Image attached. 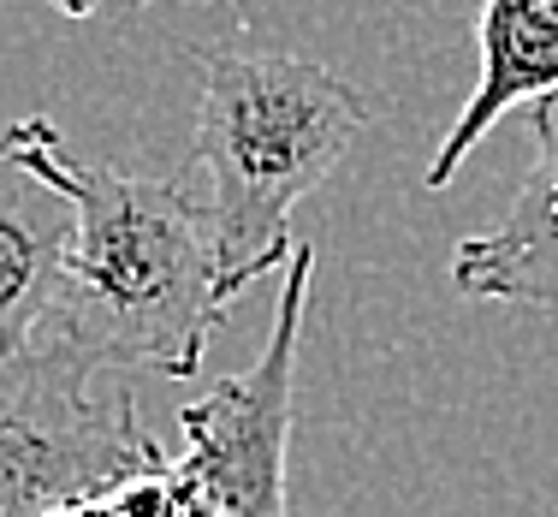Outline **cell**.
Wrapping results in <instances>:
<instances>
[{
    "label": "cell",
    "instance_id": "7a4b0ae2",
    "mask_svg": "<svg viewBox=\"0 0 558 517\" xmlns=\"http://www.w3.org/2000/svg\"><path fill=\"white\" fill-rule=\"evenodd\" d=\"M196 167L208 172L220 291L238 303L291 262V208L327 179L368 125V96L303 55H196Z\"/></svg>",
    "mask_w": 558,
    "mask_h": 517
},
{
    "label": "cell",
    "instance_id": "5b68a950",
    "mask_svg": "<svg viewBox=\"0 0 558 517\" xmlns=\"http://www.w3.org/2000/svg\"><path fill=\"white\" fill-rule=\"evenodd\" d=\"M535 137V161L517 184L499 227L458 238L451 286L482 303H529L558 310V96L523 113Z\"/></svg>",
    "mask_w": 558,
    "mask_h": 517
},
{
    "label": "cell",
    "instance_id": "52a82bcc",
    "mask_svg": "<svg viewBox=\"0 0 558 517\" xmlns=\"http://www.w3.org/2000/svg\"><path fill=\"white\" fill-rule=\"evenodd\" d=\"M65 256H72V208L0 155V363L36 351L54 327Z\"/></svg>",
    "mask_w": 558,
    "mask_h": 517
},
{
    "label": "cell",
    "instance_id": "8992f818",
    "mask_svg": "<svg viewBox=\"0 0 558 517\" xmlns=\"http://www.w3.org/2000/svg\"><path fill=\"white\" fill-rule=\"evenodd\" d=\"M475 48H482V77L440 137L428 172H422L428 191H446L458 179L463 155L511 108H535V101L558 96V0H482Z\"/></svg>",
    "mask_w": 558,
    "mask_h": 517
},
{
    "label": "cell",
    "instance_id": "277c9868",
    "mask_svg": "<svg viewBox=\"0 0 558 517\" xmlns=\"http://www.w3.org/2000/svg\"><path fill=\"white\" fill-rule=\"evenodd\" d=\"M315 280V244L298 238L274 303L268 345L250 369L220 375L179 410L184 453L149 476L161 517H291L286 464L298 417V345Z\"/></svg>",
    "mask_w": 558,
    "mask_h": 517
},
{
    "label": "cell",
    "instance_id": "3957f363",
    "mask_svg": "<svg viewBox=\"0 0 558 517\" xmlns=\"http://www.w3.org/2000/svg\"><path fill=\"white\" fill-rule=\"evenodd\" d=\"M101 375L54 327L0 363V517H48L167 464L131 393H101Z\"/></svg>",
    "mask_w": 558,
    "mask_h": 517
},
{
    "label": "cell",
    "instance_id": "9c48e42d",
    "mask_svg": "<svg viewBox=\"0 0 558 517\" xmlns=\"http://www.w3.org/2000/svg\"><path fill=\"white\" fill-rule=\"evenodd\" d=\"M101 0H54V12H65V19H89Z\"/></svg>",
    "mask_w": 558,
    "mask_h": 517
},
{
    "label": "cell",
    "instance_id": "6da1fadb",
    "mask_svg": "<svg viewBox=\"0 0 558 517\" xmlns=\"http://www.w3.org/2000/svg\"><path fill=\"white\" fill-rule=\"evenodd\" d=\"M0 155L43 179L72 208V256L54 310L96 369H149L191 381L208 334L226 322L215 215L184 179H143L101 161H77L54 119L24 113L0 131Z\"/></svg>",
    "mask_w": 558,
    "mask_h": 517
},
{
    "label": "cell",
    "instance_id": "ba28073f",
    "mask_svg": "<svg viewBox=\"0 0 558 517\" xmlns=\"http://www.w3.org/2000/svg\"><path fill=\"white\" fill-rule=\"evenodd\" d=\"M48 517H108V506H101V500H77V506H60Z\"/></svg>",
    "mask_w": 558,
    "mask_h": 517
}]
</instances>
